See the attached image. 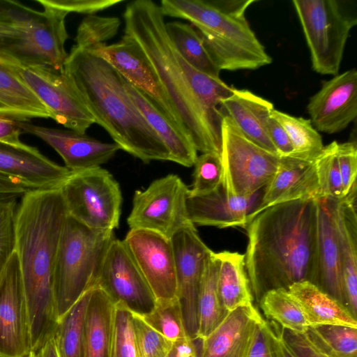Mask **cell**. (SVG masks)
<instances>
[{
    "label": "cell",
    "mask_w": 357,
    "mask_h": 357,
    "mask_svg": "<svg viewBox=\"0 0 357 357\" xmlns=\"http://www.w3.org/2000/svg\"><path fill=\"white\" fill-rule=\"evenodd\" d=\"M124 34L147 56L170 100L182 130L197 151L220 156L222 116L219 106L233 87L192 67L167 36L165 15L151 0H135L123 13Z\"/></svg>",
    "instance_id": "obj_1"
},
{
    "label": "cell",
    "mask_w": 357,
    "mask_h": 357,
    "mask_svg": "<svg viewBox=\"0 0 357 357\" xmlns=\"http://www.w3.org/2000/svg\"><path fill=\"white\" fill-rule=\"evenodd\" d=\"M67 215L61 188L32 189L20 199L15 225V252L28 312L30 353L54 336L58 322L54 271Z\"/></svg>",
    "instance_id": "obj_2"
},
{
    "label": "cell",
    "mask_w": 357,
    "mask_h": 357,
    "mask_svg": "<svg viewBox=\"0 0 357 357\" xmlns=\"http://www.w3.org/2000/svg\"><path fill=\"white\" fill-rule=\"evenodd\" d=\"M315 227L313 199L270 206L246 225L245 269L257 301L269 290L310 280Z\"/></svg>",
    "instance_id": "obj_3"
},
{
    "label": "cell",
    "mask_w": 357,
    "mask_h": 357,
    "mask_svg": "<svg viewBox=\"0 0 357 357\" xmlns=\"http://www.w3.org/2000/svg\"><path fill=\"white\" fill-rule=\"evenodd\" d=\"M63 70L95 119L121 150L145 163L170 161L169 153L106 60L74 45Z\"/></svg>",
    "instance_id": "obj_4"
},
{
    "label": "cell",
    "mask_w": 357,
    "mask_h": 357,
    "mask_svg": "<svg viewBox=\"0 0 357 357\" xmlns=\"http://www.w3.org/2000/svg\"><path fill=\"white\" fill-rule=\"evenodd\" d=\"M255 0H162L165 16L190 22L221 71L256 70L272 62L246 18Z\"/></svg>",
    "instance_id": "obj_5"
},
{
    "label": "cell",
    "mask_w": 357,
    "mask_h": 357,
    "mask_svg": "<svg viewBox=\"0 0 357 357\" xmlns=\"http://www.w3.org/2000/svg\"><path fill=\"white\" fill-rule=\"evenodd\" d=\"M114 238V231L90 229L68 214L54 271L58 320L96 285L103 257Z\"/></svg>",
    "instance_id": "obj_6"
},
{
    "label": "cell",
    "mask_w": 357,
    "mask_h": 357,
    "mask_svg": "<svg viewBox=\"0 0 357 357\" xmlns=\"http://www.w3.org/2000/svg\"><path fill=\"white\" fill-rule=\"evenodd\" d=\"M43 8L33 10L12 0H0V13L17 30L18 36L0 56L20 66H47L63 70L68 53L67 13L36 0Z\"/></svg>",
    "instance_id": "obj_7"
},
{
    "label": "cell",
    "mask_w": 357,
    "mask_h": 357,
    "mask_svg": "<svg viewBox=\"0 0 357 357\" xmlns=\"http://www.w3.org/2000/svg\"><path fill=\"white\" fill-rule=\"evenodd\" d=\"M310 53L312 68L323 75L339 73L344 48L357 17L341 0H294Z\"/></svg>",
    "instance_id": "obj_8"
},
{
    "label": "cell",
    "mask_w": 357,
    "mask_h": 357,
    "mask_svg": "<svg viewBox=\"0 0 357 357\" xmlns=\"http://www.w3.org/2000/svg\"><path fill=\"white\" fill-rule=\"evenodd\" d=\"M222 116V185L230 195L250 196L271 181L281 156L252 142L229 117Z\"/></svg>",
    "instance_id": "obj_9"
},
{
    "label": "cell",
    "mask_w": 357,
    "mask_h": 357,
    "mask_svg": "<svg viewBox=\"0 0 357 357\" xmlns=\"http://www.w3.org/2000/svg\"><path fill=\"white\" fill-rule=\"evenodd\" d=\"M68 214L87 227H119L122 195L119 183L101 167L73 172L61 188Z\"/></svg>",
    "instance_id": "obj_10"
},
{
    "label": "cell",
    "mask_w": 357,
    "mask_h": 357,
    "mask_svg": "<svg viewBox=\"0 0 357 357\" xmlns=\"http://www.w3.org/2000/svg\"><path fill=\"white\" fill-rule=\"evenodd\" d=\"M188 190L178 176L170 174L135 191L127 218L130 229L149 230L171 239L182 228L193 225L187 213Z\"/></svg>",
    "instance_id": "obj_11"
},
{
    "label": "cell",
    "mask_w": 357,
    "mask_h": 357,
    "mask_svg": "<svg viewBox=\"0 0 357 357\" xmlns=\"http://www.w3.org/2000/svg\"><path fill=\"white\" fill-rule=\"evenodd\" d=\"M15 64L20 77L49 111L50 119L82 134H86L95 123L93 116L63 70Z\"/></svg>",
    "instance_id": "obj_12"
},
{
    "label": "cell",
    "mask_w": 357,
    "mask_h": 357,
    "mask_svg": "<svg viewBox=\"0 0 357 357\" xmlns=\"http://www.w3.org/2000/svg\"><path fill=\"white\" fill-rule=\"evenodd\" d=\"M96 285L118 304L143 314L155 304V297L123 240L114 238L103 257Z\"/></svg>",
    "instance_id": "obj_13"
},
{
    "label": "cell",
    "mask_w": 357,
    "mask_h": 357,
    "mask_svg": "<svg viewBox=\"0 0 357 357\" xmlns=\"http://www.w3.org/2000/svg\"><path fill=\"white\" fill-rule=\"evenodd\" d=\"M87 50L110 63L172 123L182 130L155 69L141 47L132 37L123 34L121 39L115 43L101 44Z\"/></svg>",
    "instance_id": "obj_14"
},
{
    "label": "cell",
    "mask_w": 357,
    "mask_h": 357,
    "mask_svg": "<svg viewBox=\"0 0 357 357\" xmlns=\"http://www.w3.org/2000/svg\"><path fill=\"white\" fill-rule=\"evenodd\" d=\"M156 301L178 298L172 241L154 231L130 229L123 240Z\"/></svg>",
    "instance_id": "obj_15"
},
{
    "label": "cell",
    "mask_w": 357,
    "mask_h": 357,
    "mask_svg": "<svg viewBox=\"0 0 357 357\" xmlns=\"http://www.w3.org/2000/svg\"><path fill=\"white\" fill-rule=\"evenodd\" d=\"M30 351L28 312L15 251L0 277V357H27Z\"/></svg>",
    "instance_id": "obj_16"
},
{
    "label": "cell",
    "mask_w": 357,
    "mask_h": 357,
    "mask_svg": "<svg viewBox=\"0 0 357 357\" xmlns=\"http://www.w3.org/2000/svg\"><path fill=\"white\" fill-rule=\"evenodd\" d=\"M336 202L337 199L332 197L315 200V241L309 282L345 305L341 254L335 221Z\"/></svg>",
    "instance_id": "obj_17"
},
{
    "label": "cell",
    "mask_w": 357,
    "mask_h": 357,
    "mask_svg": "<svg viewBox=\"0 0 357 357\" xmlns=\"http://www.w3.org/2000/svg\"><path fill=\"white\" fill-rule=\"evenodd\" d=\"M171 241L176 262L178 298L187 331L195 340L198 291L206 259L212 250L202 240L194 225L178 231Z\"/></svg>",
    "instance_id": "obj_18"
},
{
    "label": "cell",
    "mask_w": 357,
    "mask_h": 357,
    "mask_svg": "<svg viewBox=\"0 0 357 357\" xmlns=\"http://www.w3.org/2000/svg\"><path fill=\"white\" fill-rule=\"evenodd\" d=\"M307 111L314 128L335 134L344 130L357 116V71L349 69L323 82L309 100Z\"/></svg>",
    "instance_id": "obj_19"
},
{
    "label": "cell",
    "mask_w": 357,
    "mask_h": 357,
    "mask_svg": "<svg viewBox=\"0 0 357 357\" xmlns=\"http://www.w3.org/2000/svg\"><path fill=\"white\" fill-rule=\"evenodd\" d=\"M22 132L41 139L54 149L72 172L100 167L121 149L113 143L102 142L86 134L17 121Z\"/></svg>",
    "instance_id": "obj_20"
},
{
    "label": "cell",
    "mask_w": 357,
    "mask_h": 357,
    "mask_svg": "<svg viewBox=\"0 0 357 357\" xmlns=\"http://www.w3.org/2000/svg\"><path fill=\"white\" fill-rule=\"evenodd\" d=\"M264 188L250 196H233L226 192L221 183L215 190L207 195L188 194V218L195 226L245 228L260 204Z\"/></svg>",
    "instance_id": "obj_21"
},
{
    "label": "cell",
    "mask_w": 357,
    "mask_h": 357,
    "mask_svg": "<svg viewBox=\"0 0 357 357\" xmlns=\"http://www.w3.org/2000/svg\"><path fill=\"white\" fill-rule=\"evenodd\" d=\"M0 174L13 177L31 189L59 188L73 172L29 146L17 148L0 142Z\"/></svg>",
    "instance_id": "obj_22"
},
{
    "label": "cell",
    "mask_w": 357,
    "mask_h": 357,
    "mask_svg": "<svg viewBox=\"0 0 357 357\" xmlns=\"http://www.w3.org/2000/svg\"><path fill=\"white\" fill-rule=\"evenodd\" d=\"M261 317L255 306L229 312L216 328L200 340L199 357H245Z\"/></svg>",
    "instance_id": "obj_23"
},
{
    "label": "cell",
    "mask_w": 357,
    "mask_h": 357,
    "mask_svg": "<svg viewBox=\"0 0 357 357\" xmlns=\"http://www.w3.org/2000/svg\"><path fill=\"white\" fill-rule=\"evenodd\" d=\"M335 221L342 260L345 305L357 317L356 183L349 193L337 199Z\"/></svg>",
    "instance_id": "obj_24"
},
{
    "label": "cell",
    "mask_w": 357,
    "mask_h": 357,
    "mask_svg": "<svg viewBox=\"0 0 357 357\" xmlns=\"http://www.w3.org/2000/svg\"><path fill=\"white\" fill-rule=\"evenodd\" d=\"M273 109L270 101L249 90L236 88L219 106L221 115L229 117L249 139L278 154L268 132V120Z\"/></svg>",
    "instance_id": "obj_25"
},
{
    "label": "cell",
    "mask_w": 357,
    "mask_h": 357,
    "mask_svg": "<svg viewBox=\"0 0 357 357\" xmlns=\"http://www.w3.org/2000/svg\"><path fill=\"white\" fill-rule=\"evenodd\" d=\"M116 303L99 286L91 290L83 331V357H112Z\"/></svg>",
    "instance_id": "obj_26"
},
{
    "label": "cell",
    "mask_w": 357,
    "mask_h": 357,
    "mask_svg": "<svg viewBox=\"0 0 357 357\" xmlns=\"http://www.w3.org/2000/svg\"><path fill=\"white\" fill-rule=\"evenodd\" d=\"M0 118L20 122L50 118L46 107L19 75L15 64L1 56Z\"/></svg>",
    "instance_id": "obj_27"
},
{
    "label": "cell",
    "mask_w": 357,
    "mask_h": 357,
    "mask_svg": "<svg viewBox=\"0 0 357 357\" xmlns=\"http://www.w3.org/2000/svg\"><path fill=\"white\" fill-rule=\"evenodd\" d=\"M287 290L300 307L309 328L340 325L357 328L356 318L347 307L312 282H296Z\"/></svg>",
    "instance_id": "obj_28"
},
{
    "label": "cell",
    "mask_w": 357,
    "mask_h": 357,
    "mask_svg": "<svg viewBox=\"0 0 357 357\" xmlns=\"http://www.w3.org/2000/svg\"><path fill=\"white\" fill-rule=\"evenodd\" d=\"M126 90L144 116L166 146L170 161L186 167L193 166L197 151L190 138L179 128L172 123L128 81L123 78Z\"/></svg>",
    "instance_id": "obj_29"
},
{
    "label": "cell",
    "mask_w": 357,
    "mask_h": 357,
    "mask_svg": "<svg viewBox=\"0 0 357 357\" xmlns=\"http://www.w3.org/2000/svg\"><path fill=\"white\" fill-rule=\"evenodd\" d=\"M215 253L219 261L218 290L227 312L254 306L245 255L227 250Z\"/></svg>",
    "instance_id": "obj_30"
},
{
    "label": "cell",
    "mask_w": 357,
    "mask_h": 357,
    "mask_svg": "<svg viewBox=\"0 0 357 357\" xmlns=\"http://www.w3.org/2000/svg\"><path fill=\"white\" fill-rule=\"evenodd\" d=\"M218 259L212 250L206 259L198 291L197 330L195 340L205 338L228 314L218 290Z\"/></svg>",
    "instance_id": "obj_31"
},
{
    "label": "cell",
    "mask_w": 357,
    "mask_h": 357,
    "mask_svg": "<svg viewBox=\"0 0 357 357\" xmlns=\"http://www.w3.org/2000/svg\"><path fill=\"white\" fill-rule=\"evenodd\" d=\"M168 37L182 57L197 70L220 77V70L208 55L193 26L181 22L165 23Z\"/></svg>",
    "instance_id": "obj_32"
},
{
    "label": "cell",
    "mask_w": 357,
    "mask_h": 357,
    "mask_svg": "<svg viewBox=\"0 0 357 357\" xmlns=\"http://www.w3.org/2000/svg\"><path fill=\"white\" fill-rule=\"evenodd\" d=\"M91 289L58 320L53 337L59 357H83L84 324Z\"/></svg>",
    "instance_id": "obj_33"
},
{
    "label": "cell",
    "mask_w": 357,
    "mask_h": 357,
    "mask_svg": "<svg viewBox=\"0 0 357 357\" xmlns=\"http://www.w3.org/2000/svg\"><path fill=\"white\" fill-rule=\"evenodd\" d=\"M271 116L282 126L289 137L293 147V152L289 156L312 161L321 152L324 147L321 136L310 119L275 109L271 110Z\"/></svg>",
    "instance_id": "obj_34"
},
{
    "label": "cell",
    "mask_w": 357,
    "mask_h": 357,
    "mask_svg": "<svg viewBox=\"0 0 357 357\" xmlns=\"http://www.w3.org/2000/svg\"><path fill=\"white\" fill-rule=\"evenodd\" d=\"M311 162L291 156L281 157L277 172L264 188L260 204L250 221L268 207L283 203Z\"/></svg>",
    "instance_id": "obj_35"
},
{
    "label": "cell",
    "mask_w": 357,
    "mask_h": 357,
    "mask_svg": "<svg viewBox=\"0 0 357 357\" xmlns=\"http://www.w3.org/2000/svg\"><path fill=\"white\" fill-rule=\"evenodd\" d=\"M259 303L265 317L281 328L297 333L307 331L309 327L304 315L287 289L269 290Z\"/></svg>",
    "instance_id": "obj_36"
},
{
    "label": "cell",
    "mask_w": 357,
    "mask_h": 357,
    "mask_svg": "<svg viewBox=\"0 0 357 357\" xmlns=\"http://www.w3.org/2000/svg\"><path fill=\"white\" fill-rule=\"evenodd\" d=\"M306 334L329 357H357V328L326 325L310 327Z\"/></svg>",
    "instance_id": "obj_37"
},
{
    "label": "cell",
    "mask_w": 357,
    "mask_h": 357,
    "mask_svg": "<svg viewBox=\"0 0 357 357\" xmlns=\"http://www.w3.org/2000/svg\"><path fill=\"white\" fill-rule=\"evenodd\" d=\"M140 315L153 328L172 343L190 337L185 327L178 298L156 301L149 312Z\"/></svg>",
    "instance_id": "obj_38"
},
{
    "label": "cell",
    "mask_w": 357,
    "mask_h": 357,
    "mask_svg": "<svg viewBox=\"0 0 357 357\" xmlns=\"http://www.w3.org/2000/svg\"><path fill=\"white\" fill-rule=\"evenodd\" d=\"M121 20L116 17L88 15L79 24L75 38L76 46L90 49L105 44L117 33Z\"/></svg>",
    "instance_id": "obj_39"
},
{
    "label": "cell",
    "mask_w": 357,
    "mask_h": 357,
    "mask_svg": "<svg viewBox=\"0 0 357 357\" xmlns=\"http://www.w3.org/2000/svg\"><path fill=\"white\" fill-rule=\"evenodd\" d=\"M130 312L137 357H166L173 343L153 328L139 314Z\"/></svg>",
    "instance_id": "obj_40"
},
{
    "label": "cell",
    "mask_w": 357,
    "mask_h": 357,
    "mask_svg": "<svg viewBox=\"0 0 357 357\" xmlns=\"http://www.w3.org/2000/svg\"><path fill=\"white\" fill-rule=\"evenodd\" d=\"M190 195H204L215 190L222 183L223 167L220 156L214 153L197 155L195 163Z\"/></svg>",
    "instance_id": "obj_41"
},
{
    "label": "cell",
    "mask_w": 357,
    "mask_h": 357,
    "mask_svg": "<svg viewBox=\"0 0 357 357\" xmlns=\"http://www.w3.org/2000/svg\"><path fill=\"white\" fill-rule=\"evenodd\" d=\"M20 197L0 194V277L15 251V225Z\"/></svg>",
    "instance_id": "obj_42"
},
{
    "label": "cell",
    "mask_w": 357,
    "mask_h": 357,
    "mask_svg": "<svg viewBox=\"0 0 357 357\" xmlns=\"http://www.w3.org/2000/svg\"><path fill=\"white\" fill-rule=\"evenodd\" d=\"M112 357H137L130 310L118 303Z\"/></svg>",
    "instance_id": "obj_43"
},
{
    "label": "cell",
    "mask_w": 357,
    "mask_h": 357,
    "mask_svg": "<svg viewBox=\"0 0 357 357\" xmlns=\"http://www.w3.org/2000/svg\"><path fill=\"white\" fill-rule=\"evenodd\" d=\"M337 160L342 182V197L346 196L356 183L357 145L356 142L337 144Z\"/></svg>",
    "instance_id": "obj_44"
},
{
    "label": "cell",
    "mask_w": 357,
    "mask_h": 357,
    "mask_svg": "<svg viewBox=\"0 0 357 357\" xmlns=\"http://www.w3.org/2000/svg\"><path fill=\"white\" fill-rule=\"evenodd\" d=\"M43 3L66 12L86 14L92 15L104 10L117 3L121 0H40Z\"/></svg>",
    "instance_id": "obj_45"
},
{
    "label": "cell",
    "mask_w": 357,
    "mask_h": 357,
    "mask_svg": "<svg viewBox=\"0 0 357 357\" xmlns=\"http://www.w3.org/2000/svg\"><path fill=\"white\" fill-rule=\"evenodd\" d=\"M245 357H277L272 329L262 317L257 321Z\"/></svg>",
    "instance_id": "obj_46"
},
{
    "label": "cell",
    "mask_w": 357,
    "mask_h": 357,
    "mask_svg": "<svg viewBox=\"0 0 357 357\" xmlns=\"http://www.w3.org/2000/svg\"><path fill=\"white\" fill-rule=\"evenodd\" d=\"M278 328L284 340L296 357H329L316 347L306 333H297L280 326H278Z\"/></svg>",
    "instance_id": "obj_47"
},
{
    "label": "cell",
    "mask_w": 357,
    "mask_h": 357,
    "mask_svg": "<svg viewBox=\"0 0 357 357\" xmlns=\"http://www.w3.org/2000/svg\"><path fill=\"white\" fill-rule=\"evenodd\" d=\"M268 132L280 156H289L292 153L293 147L286 131L271 116L268 120Z\"/></svg>",
    "instance_id": "obj_48"
},
{
    "label": "cell",
    "mask_w": 357,
    "mask_h": 357,
    "mask_svg": "<svg viewBox=\"0 0 357 357\" xmlns=\"http://www.w3.org/2000/svg\"><path fill=\"white\" fill-rule=\"evenodd\" d=\"M22 130L17 121L0 118V142L17 148H26L29 145L23 143L20 136Z\"/></svg>",
    "instance_id": "obj_49"
},
{
    "label": "cell",
    "mask_w": 357,
    "mask_h": 357,
    "mask_svg": "<svg viewBox=\"0 0 357 357\" xmlns=\"http://www.w3.org/2000/svg\"><path fill=\"white\" fill-rule=\"evenodd\" d=\"M336 153L330 162L327 180L329 197L339 199L342 197V182Z\"/></svg>",
    "instance_id": "obj_50"
},
{
    "label": "cell",
    "mask_w": 357,
    "mask_h": 357,
    "mask_svg": "<svg viewBox=\"0 0 357 357\" xmlns=\"http://www.w3.org/2000/svg\"><path fill=\"white\" fill-rule=\"evenodd\" d=\"M195 340L189 337L173 343L166 357H199Z\"/></svg>",
    "instance_id": "obj_51"
},
{
    "label": "cell",
    "mask_w": 357,
    "mask_h": 357,
    "mask_svg": "<svg viewBox=\"0 0 357 357\" xmlns=\"http://www.w3.org/2000/svg\"><path fill=\"white\" fill-rule=\"evenodd\" d=\"M32 190L26 185L13 177L0 174V194L23 195Z\"/></svg>",
    "instance_id": "obj_52"
},
{
    "label": "cell",
    "mask_w": 357,
    "mask_h": 357,
    "mask_svg": "<svg viewBox=\"0 0 357 357\" xmlns=\"http://www.w3.org/2000/svg\"><path fill=\"white\" fill-rule=\"evenodd\" d=\"M17 36V30L0 14V52Z\"/></svg>",
    "instance_id": "obj_53"
},
{
    "label": "cell",
    "mask_w": 357,
    "mask_h": 357,
    "mask_svg": "<svg viewBox=\"0 0 357 357\" xmlns=\"http://www.w3.org/2000/svg\"><path fill=\"white\" fill-rule=\"evenodd\" d=\"M275 324V323H274ZM272 329V336L277 357H296L289 347L284 340L278 324L270 325Z\"/></svg>",
    "instance_id": "obj_54"
},
{
    "label": "cell",
    "mask_w": 357,
    "mask_h": 357,
    "mask_svg": "<svg viewBox=\"0 0 357 357\" xmlns=\"http://www.w3.org/2000/svg\"><path fill=\"white\" fill-rule=\"evenodd\" d=\"M27 357H59L54 337L48 340L37 351L31 352Z\"/></svg>",
    "instance_id": "obj_55"
}]
</instances>
